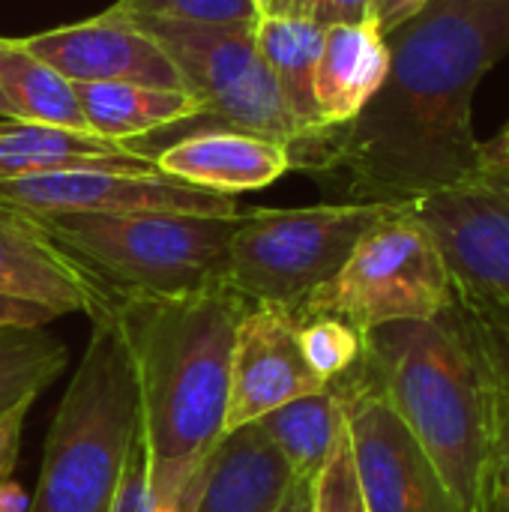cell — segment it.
Returning <instances> with one entry per match:
<instances>
[{
  "label": "cell",
  "mask_w": 509,
  "mask_h": 512,
  "mask_svg": "<svg viewBox=\"0 0 509 512\" xmlns=\"http://www.w3.org/2000/svg\"><path fill=\"white\" fill-rule=\"evenodd\" d=\"M390 210L384 204H318L297 210H243L228 246L225 279L252 303L297 309L330 282L369 228Z\"/></svg>",
  "instance_id": "7"
},
{
  "label": "cell",
  "mask_w": 509,
  "mask_h": 512,
  "mask_svg": "<svg viewBox=\"0 0 509 512\" xmlns=\"http://www.w3.org/2000/svg\"><path fill=\"white\" fill-rule=\"evenodd\" d=\"M321 45L324 30L312 18L261 15L258 21V48L276 78L288 114L300 129L297 141L321 132V114L315 102V72L321 60Z\"/></svg>",
  "instance_id": "19"
},
{
  "label": "cell",
  "mask_w": 509,
  "mask_h": 512,
  "mask_svg": "<svg viewBox=\"0 0 509 512\" xmlns=\"http://www.w3.org/2000/svg\"><path fill=\"white\" fill-rule=\"evenodd\" d=\"M27 219L117 303L126 297L186 294L225 279L240 213H42Z\"/></svg>",
  "instance_id": "5"
},
{
  "label": "cell",
  "mask_w": 509,
  "mask_h": 512,
  "mask_svg": "<svg viewBox=\"0 0 509 512\" xmlns=\"http://www.w3.org/2000/svg\"><path fill=\"white\" fill-rule=\"evenodd\" d=\"M363 366L441 474L459 512L489 510L501 387L489 333L453 303L438 318L366 333Z\"/></svg>",
  "instance_id": "3"
},
{
  "label": "cell",
  "mask_w": 509,
  "mask_h": 512,
  "mask_svg": "<svg viewBox=\"0 0 509 512\" xmlns=\"http://www.w3.org/2000/svg\"><path fill=\"white\" fill-rule=\"evenodd\" d=\"M390 69V48L375 18L324 30L315 72L321 132L345 126L378 93Z\"/></svg>",
  "instance_id": "18"
},
{
  "label": "cell",
  "mask_w": 509,
  "mask_h": 512,
  "mask_svg": "<svg viewBox=\"0 0 509 512\" xmlns=\"http://www.w3.org/2000/svg\"><path fill=\"white\" fill-rule=\"evenodd\" d=\"M111 512H153L150 507V486H147V456H144V444L141 435H135L117 495Z\"/></svg>",
  "instance_id": "28"
},
{
  "label": "cell",
  "mask_w": 509,
  "mask_h": 512,
  "mask_svg": "<svg viewBox=\"0 0 509 512\" xmlns=\"http://www.w3.org/2000/svg\"><path fill=\"white\" fill-rule=\"evenodd\" d=\"M75 96L90 132L114 141L204 117V105L183 90H153L138 84H75Z\"/></svg>",
  "instance_id": "20"
},
{
  "label": "cell",
  "mask_w": 509,
  "mask_h": 512,
  "mask_svg": "<svg viewBox=\"0 0 509 512\" xmlns=\"http://www.w3.org/2000/svg\"><path fill=\"white\" fill-rule=\"evenodd\" d=\"M30 501L24 498V492L12 483V480H3L0 483V512H27Z\"/></svg>",
  "instance_id": "33"
},
{
  "label": "cell",
  "mask_w": 509,
  "mask_h": 512,
  "mask_svg": "<svg viewBox=\"0 0 509 512\" xmlns=\"http://www.w3.org/2000/svg\"><path fill=\"white\" fill-rule=\"evenodd\" d=\"M132 24L153 36L174 60L186 93L204 105V120H219L225 129L255 132L288 147L300 138L258 48V21L198 24L135 18Z\"/></svg>",
  "instance_id": "8"
},
{
  "label": "cell",
  "mask_w": 509,
  "mask_h": 512,
  "mask_svg": "<svg viewBox=\"0 0 509 512\" xmlns=\"http://www.w3.org/2000/svg\"><path fill=\"white\" fill-rule=\"evenodd\" d=\"M294 483L279 450L252 423L222 438L192 512H276Z\"/></svg>",
  "instance_id": "17"
},
{
  "label": "cell",
  "mask_w": 509,
  "mask_h": 512,
  "mask_svg": "<svg viewBox=\"0 0 509 512\" xmlns=\"http://www.w3.org/2000/svg\"><path fill=\"white\" fill-rule=\"evenodd\" d=\"M90 321L87 348L45 438L27 512H111L138 435L135 369L114 306Z\"/></svg>",
  "instance_id": "4"
},
{
  "label": "cell",
  "mask_w": 509,
  "mask_h": 512,
  "mask_svg": "<svg viewBox=\"0 0 509 512\" xmlns=\"http://www.w3.org/2000/svg\"><path fill=\"white\" fill-rule=\"evenodd\" d=\"M432 0H372V18L378 21L381 33H393L405 21H411L417 12H423Z\"/></svg>",
  "instance_id": "31"
},
{
  "label": "cell",
  "mask_w": 509,
  "mask_h": 512,
  "mask_svg": "<svg viewBox=\"0 0 509 512\" xmlns=\"http://www.w3.org/2000/svg\"><path fill=\"white\" fill-rule=\"evenodd\" d=\"M57 171L159 174V165L156 156L93 132H72L36 123H0V180Z\"/></svg>",
  "instance_id": "16"
},
{
  "label": "cell",
  "mask_w": 509,
  "mask_h": 512,
  "mask_svg": "<svg viewBox=\"0 0 509 512\" xmlns=\"http://www.w3.org/2000/svg\"><path fill=\"white\" fill-rule=\"evenodd\" d=\"M453 303L456 291L441 249L408 207H396L291 315L339 318L366 336L387 324L438 318Z\"/></svg>",
  "instance_id": "6"
},
{
  "label": "cell",
  "mask_w": 509,
  "mask_h": 512,
  "mask_svg": "<svg viewBox=\"0 0 509 512\" xmlns=\"http://www.w3.org/2000/svg\"><path fill=\"white\" fill-rule=\"evenodd\" d=\"M309 512H369L354 468L348 426H342L333 453L309 486Z\"/></svg>",
  "instance_id": "26"
},
{
  "label": "cell",
  "mask_w": 509,
  "mask_h": 512,
  "mask_svg": "<svg viewBox=\"0 0 509 512\" xmlns=\"http://www.w3.org/2000/svg\"><path fill=\"white\" fill-rule=\"evenodd\" d=\"M486 512H509V504H489Z\"/></svg>",
  "instance_id": "38"
},
{
  "label": "cell",
  "mask_w": 509,
  "mask_h": 512,
  "mask_svg": "<svg viewBox=\"0 0 509 512\" xmlns=\"http://www.w3.org/2000/svg\"><path fill=\"white\" fill-rule=\"evenodd\" d=\"M324 387L300 351L291 309L255 303L234 336L225 435Z\"/></svg>",
  "instance_id": "12"
},
{
  "label": "cell",
  "mask_w": 509,
  "mask_h": 512,
  "mask_svg": "<svg viewBox=\"0 0 509 512\" xmlns=\"http://www.w3.org/2000/svg\"><path fill=\"white\" fill-rule=\"evenodd\" d=\"M69 351L45 327L0 330V417L36 396L66 369Z\"/></svg>",
  "instance_id": "23"
},
{
  "label": "cell",
  "mask_w": 509,
  "mask_h": 512,
  "mask_svg": "<svg viewBox=\"0 0 509 512\" xmlns=\"http://www.w3.org/2000/svg\"><path fill=\"white\" fill-rule=\"evenodd\" d=\"M57 321V315L45 306L15 300V297H0V330L3 327H48Z\"/></svg>",
  "instance_id": "30"
},
{
  "label": "cell",
  "mask_w": 509,
  "mask_h": 512,
  "mask_svg": "<svg viewBox=\"0 0 509 512\" xmlns=\"http://www.w3.org/2000/svg\"><path fill=\"white\" fill-rule=\"evenodd\" d=\"M309 0H270L267 15H282V18H306Z\"/></svg>",
  "instance_id": "35"
},
{
  "label": "cell",
  "mask_w": 509,
  "mask_h": 512,
  "mask_svg": "<svg viewBox=\"0 0 509 512\" xmlns=\"http://www.w3.org/2000/svg\"><path fill=\"white\" fill-rule=\"evenodd\" d=\"M264 438L279 450L297 483H312L324 468L333 444L345 426V408L336 384L300 396L255 423Z\"/></svg>",
  "instance_id": "21"
},
{
  "label": "cell",
  "mask_w": 509,
  "mask_h": 512,
  "mask_svg": "<svg viewBox=\"0 0 509 512\" xmlns=\"http://www.w3.org/2000/svg\"><path fill=\"white\" fill-rule=\"evenodd\" d=\"M369 512H459L441 474L360 363L333 381Z\"/></svg>",
  "instance_id": "10"
},
{
  "label": "cell",
  "mask_w": 509,
  "mask_h": 512,
  "mask_svg": "<svg viewBox=\"0 0 509 512\" xmlns=\"http://www.w3.org/2000/svg\"><path fill=\"white\" fill-rule=\"evenodd\" d=\"M309 486L312 483H294V489L288 492L285 504L276 512H309Z\"/></svg>",
  "instance_id": "34"
},
{
  "label": "cell",
  "mask_w": 509,
  "mask_h": 512,
  "mask_svg": "<svg viewBox=\"0 0 509 512\" xmlns=\"http://www.w3.org/2000/svg\"><path fill=\"white\" fill-rule=\"evenodd\" d=\"M498 354V435H495V465H492V495L489 504H509V336H492Z\"/></svg>",
  "instance_id": "27"
},
{
  "label": "cell",
  "mask_w": 509,
  "mask_h": 512,
  "mask_svg": "<svg viewBox=\"0 0 509 512\" xmlns=\"http://www.w3.org/2000/svg\"><path fill=\"white\" fill-rule=\"evenodd\" d=\"M108 15L135 18H165V21H198V24H234L261 21V9L252 0H117Z\"/></svg>",
  "instance_id": "25"
},
{
  "label": "cell",
  "mask_w": 509,
  "mask_h": 512,
  "mask_svg": "<svg viewBox=\"0 0 509 512\" xmlns=\"http://www.w3.org/2000/svg\"><path fill=\"white\" fill-rule=\"evenodd\" d=\"M21 45L72 84H138L186 93L183 75L162 45L138 24L108 12L72 27L27 36Z\"/></svg>",
  "instance_id": "13"
},
{
  "label": "cell",
  "mask_w": 509,
  "mask_h": 512,
  "mask_svg": "<svg viewBox=\"0 0 509 512\" xmlns=\"http://www.w3.org/2000/svg\"><path fill=\"white\" fill-rule=\"evenodd\" d=\"M156 165L162 174L189 186L237 195L276 183L291 168V153L288 144L255 132L210 129L174 141L156 156Z\"/></svg>",
  "instance_id": "15"
},
{
  "label": "cell",
  "mask_w": 509,
  "mask_h": 512,
  "mask_svg": "<svg viewBox=\"0 0 509 512\" xmlns=\"http://www.w3.org/2000/svg\"><path fill=\"white\" fill-rule=\"evenodd\" d=\"M321 30L336 27V24H360L372 18V0H309V12Z\"/></svg>",
  "instance_id": "29"
},
{
  "label": "cell",
  "mask_w": 509,
  "mask_h": 512,
  "mask_svg": "<svg viewBox=\"0 0 509 512\" xmlns=\"http://www.w3.org/2000/svg\"><path fill=\"white\" fill-rule=\"evenodd\" d=\"M0 84L21 123L90 132L75 84L33 57L21 39H0Z\"/></svg>",
  "instance_id": "22"
},
{
  "label": "cell",
  "mask_w": 509,
  "mask_h": 512,
  "mask_svg": "<svg viewBox=\"0 0 509 512\" xmlns=\"http://www.w3.org/2000/svg\"><path fill=\"white\" fill-rule=\"evenodd\" d=\"M297 342L324 384L348 375L363 357V333L339 318H297Z\"/></svg>",
  "instance_id": "24"
},
{
  "label": "cell",
  "mask_w": 509,
  "mask_h": 512,
  "mask_svg": "<svg viewBox=\"0 0 509 512\" xmlns=\"http://www.w3.org/2000/svg\"><path fill=\"white\" fill-rule=\"evenodd\" d=\"M408 210L450 270L456 303L492 336H509V177H471Z\"/></svg>",
  "instance_id": "9"
},
{
  "label": "cell",
  "mask_w": 509,
  "mask_h": 512,
  "mask_svg": "<svg viewBox=\"0 0 509 512\" xmlns=\"http://www.w3.org/2000/svg\"><path fill=\"white\" fill-rule=\"evenodd\" d=\"M0 123H21L15 105L9 102V96H6V90H3V84H0Z\"/></svg>",
  "instance_id": "36"
},
{
  "label": "cell",
  "mask_w": 509,
  "mask_h": 512,
  "mask_svg": "<svg viewBox=\"0 0 509 512\" xmlns=\"http://www.w3.org/2000/svg\"><path fill=\"white\" fill-rule=\"evenodd\" d=\"M474 177H509V123L489 141H480V165Z\"/></svg>",
  "instance_id": "32"
},
{
  "label": "cell",
  "mask_w": 509,
  "mask_h": 512,
  "mask_svg": "<svg viewBox=\"0 0 509 512\" xmlns=\"http://www.w3.org/2000/svg\"><path fill=\"white\" fill-rule=\"evenodd\" d=\"M0 297L27 300L57 318L81 312L96 318L114 300L24 213L0 207Z\"/></svg>",
  "instance_id": "14"
},
{
  "label": "cell",
  "mask_w": 509,
  "mask_h": 512,
  "mask_svg": "<svg viewBox=\"0 0 509 512\" xmlns=\"http://www.w3.org/2000/svg\"><path fill=\"white\" fill-rule=\"evenodd\" d=\"M0 207L42 213H183V216H237L234 195L207 192L168 174L120 171H57L18 180H0Z\"/></svg>",
  "instance_id": "11"
},
{
  "label": "cell",
  "mask_w": 509,
  "mask_h": 512,
  "mask_svg": "<svg viewBox=\"0 0 509 512\" xmlns=\"http://www.w3.org/2000/svg\"><path fill=\"white\" fill-rule=\"evenodd\" d=\"M252 3L261 9V15H267V12H270V0H252Z\"/></svg>",
  "instance_id": "37"
},
{
  "label": "cell",
  "mask_w": 509,
  "mask_h": 512,
  "mask_svg": "<svg viewBox=\"0 0 509 512\" xmlns=\"http://www.w3.org/2000/svg\"><path fill=\"white\" fill-rule=\"evenodd\" d=\"M252 306L228 279L186 294L114 303L135 369L153 512L195 510L225 438L234 336Z\"/></svg>",
  "instance_id": "2"
},
{
  "label": "cell",
  "mask_w": 509,
  "mask_h": 512,
  "mask_svg": "<svg viewBox=\"0 0 509 512\" xmlns=\"http://www.w3.org/2000/svg\"><path fill=\"white\" fill-rule=\"evenodd\" d=\"M390 69L345 126L291 144L309 168L342 177L345 204L408 207L477 174L474 96L509 57V0H432L384 36Z\"/></svg>",
  "instance_id": "1"
}]
</instances>
